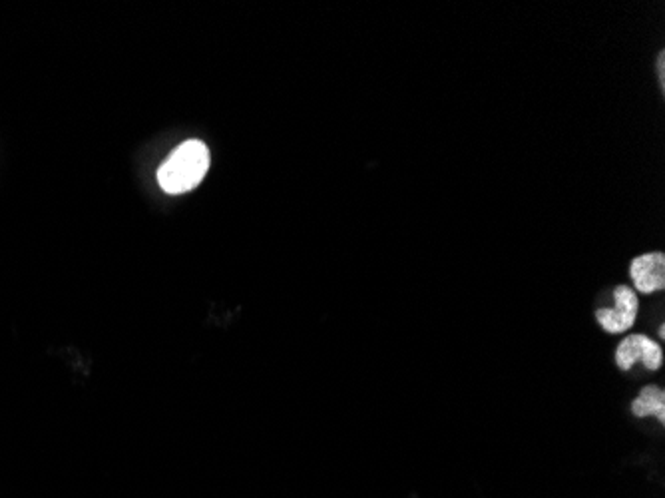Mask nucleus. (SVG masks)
<instances>
[{"instance_id":"1","label":"nucleus","mask_w":665,"mask_h":498,"mask_svg":"<svg viewBox=\"0 0 665 498\" xmlns=\"http://www.w3.org/2000/svg\"><path fill=\"white\" fill-rule=\"evenodd\" d=\"M210 150L200 140L178 146L158 170V184L166 194L178 196L196 190L210 170Z\"/></svg>"},{"instance_id":"2","label":"nucleus","mask_w":665,"mask_h":498,"mask_svg":"<svg viewBox=\"0 0 665 498\" xmlns=\"http://www.w3.org/2000/svg\"><path fill=\"white\" fill-rule=\"evenodd\" d=\"M616 297V305L614 307H604L596 311V319L602 325L604 331L608 333H624L628 331L636 319H638V309H640V301H638V293L628 287V285H620L614 291Z\"/></svg>"},{"instance_id":"3","label":"nucleus","mask_w":665,"mask_h":498,"mask_svg":"<svg viewBox=\"0 0 665 498\" xmlns=\"http://www.w3.org/2000/svg\"><path fill=\"white\" fill-rule=\"evenodd\" d=\"M638 361L646 365L650 371H658L664 361L662 347L648 339L646 335H632L624 339L616 349V363L622 371H630Z\"/></svg>"},{"instance_id":"4","label":"nucleus","mask_w":665,"mask_h":498,"mask_svg":"<svg viewBox=\"0 0 665 498\" xmlns=\"http://www.w3.org/2000/svg\"><path fill=\"white\" fill-rule=\"evenodd\" d=\"M630 275L640 293H656L665 287L664 253H648L636 257L630 267Z\"/></svg>"},{"instance_id":"5","label":"nucleus","mask_w":665,"mask_h":498,"mask_svg":"<svg viewBox=\"0 0 665 498\" xmlns=\"http://www.w3.org/2000/svg\"><path fill=\"white\" fill-rule=\"evenodd\" d=\"M632 411L636 417H658L660 423H665V393L660 387H646L642 395L634 401Z\"/></svg>"},{"instance_id":"6","label":"nucleus","mask_w":665,"mask_h":498,"mask_svg":"<svg viewBox=\"0 0 665 498\" xmlns=\"http://www.w3.org/2000/svg\"><path fill=\"white\" fill-rule=\"evenodd\" d=\"M658 72H660V80H662V84H664V52H662L660 58H658Z\"/></svg>"}]
</instances>
